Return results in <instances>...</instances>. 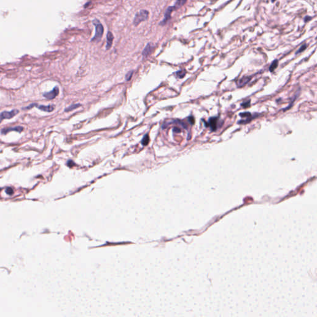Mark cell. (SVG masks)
I'll return each mask as SVG.
<instances>
[{
  "mask_svg": "<svg viewBox=\"0 0 317 317\" xmlns=\"http://www.w3.org/2000/svg\"><path fill=\"white\" fill-rule=\"evenodd\" d=\"M92 24L95 27V35L94 37L91 39V42H99L100 41L104 34V26L98 19H94L92 21Z\"/></svg>",
  "mask_w": 317,
  "mask_h": 317,
  "instance_id": "6da1fadb",
  "label": "cell"
},
{
  "mask_svg": "<svg viewBox=\"0 0 317 317\" xmlns=\"http://www.w3.org/2000/svg\"><path fill=\"white\" fill-rule=\"evenodd\" d=\"M149 12L147 10L142 9L135 14V18L133 20V24L135 26H138L139 24L142 22L147 21L149 18Z\"/></svg>",
  "mask_w": 317,
  "mask_h": 317,
  "instance_id": "7a4b0ae2",
  "label": "cell"
},
{
  "mask_svg": "<svg viewBox=\"0 0 317 317\" xmlns=\"http://www.w3.org/2000/svg\"><path fill=\"white\" fill-rule=\"evenodd\" d=\"M34 107H36L38 109L42 111H43V112H52L53 110H54L55 107L54 105H39L38 104H36V103H33V104H30L29 105H28L27 107H24L22 109L23 110H29V109H31L32 108Z\"/></svg>",
  "mask_w": 317,
  "mask_h": 317,
  "instance_id": "3957f363",
  "label": "cell"
},
{
  "mask_svg": "<svg viewBox=\"0 0 317 317\" xmlns=\"http://www.w3.org/2000/svg\"><path fill=\"white\" fill-rule=\"evenodd\" d=\"M19 113V111L17 109L12 110L11 111H3V112L0 113V123L5 119H13L14 117L18 115Z\"/></svg>",
  "mask_w": 317,
  "mask_h": 317,
  "instance_id": "277c9868",
  "label": "cell"
},
{
  "mask_svg": "<svg viewBox=\"0 0 317 317\" xmlns=\"http://www.w3.org/2000/svg\"><path fill=\"white\" fill-rule=\"evenodd\" d=\"M175 11V8L173 6H169L167 7V9H166L165 11V13L164 14V18L163 19V20H162V21L160 22L159 23V25L161 26H164L165 25H166V24L168 22V21H169V20L171 19V14L172 13V12Z\"/></svg>",
  "mask_w": 317,
  "mask_h": 317,
  "instance_id": "5b68a950",
  "label": "cell"
},
{
  "mask_svg": "<svg viewBox=\"0 0 317 317\" xmlns=\"http://www.w3.org/2000/svg\"><path fill=\"white\" fill-rule=\"evenodd\" d=\"M58 94H59V88L58 87H55L53 89V90H51V91L43 93V96L45 97V98H46L47 99L51 100L55 99V97L58 95Z\"/></svg>",
  "mask_w": 317,
  "mask_h": 317,
  "instance_id": "8992f818",
  "label": "cell"
},
{
  "mask_svg": "<svg viewBox=\"0 0 317 317\" xmlns=\"http://www.w3.org/2000/svg\"><path fill=\"white\" fill-rule=\"evenodd\" d=\"M24 129V128L21 126H16V127H9V128H3L1 130V135H6L7 133H9L11 131H16L18 133H21Z\"/></svg>",
  "mask_w": 317,
  "mask_h": 317,
  "instance_id": "52a82bcc",
  "label": "cell"
},
{
  "mask_svg": "<svg viewBox=\"0 0 317 317\" xmlns=\"http://www.w3.org/2000/svg\"><path fill=\"white\" fill-rule=\"evenodd\" d=\"M218 117H211L209 119L208 122L206 124V127H209L211 131H216L217 128Z\"/></svg>",
  "mask_w": 317,
  "mask_h": 317,
  "instance_id": "ba28073f",
  "label": "cell"
},
{
  "mask_svg": "<svg viewBox=\"0 0 317 317\" xmlns=\"http://www.w3.org/2000/svg\"><path fill=\"white\" fill-rule=\"evenodd\" d=\"M154 48V47L152 45L151 43H148L147 45H146V47L144 48V50L143 51L142 55H143V56H144V58H147L148 56L149 55H150V54H151Z\"/></svg>",
  "mask_w": 317,
  "mask_h": 317,
  "instance_id": "9c48e42d",
  "label": "cell"
},
{
  "mask_svg": "<svg viewBox=\"0 0 317 317\" xmlns=\"http://www.w3.org/2000/svg\"><path fill=\"white\" fill-rule=\"evenodd\" d=\"M113 39H114V37H113V34L111 32L108 31L107 34V44H106V49L110 50V48L112 46Z\"/></svg>",
  "mask_w": 317,
  "mask_h": 317,
  "instance_id": "30bf717a",
  "label": "cell"
},
{
  "mask_svg": "<svg viewBox=\"0 0 317 317\" xmlns=\"http://www.w3.org/2000/svg\"><path fill=\"white\" fill-rule=\"evenodd\" d=\"M186 1H187V0H177L175 3V5H173L175 9L177 10L178 9H180V7H182L185 5V4L186 3Z\"/></svg>",
  "mask_w": 317,
  "mask_h": 317,
  "instance_id": "8fae6325",
  "label": "cell"
},
{
  "mask_svg": "<svg viewBox=\"0 0 317 317\" xmlns=\"http://www.w3.org/2000/svg\"><path fill=\"white\" fill-rule=\"evenodd\" d=\"M250 80V78H247V77H245V78H242L241 79H240L239 81L238 82V86L239 87H242V86H245V85L249 83V81Z\"/></svg>",
  "mask_w": 317,
  "mask_h": 317,
  "instance_id": "7c38bea8",
  "label": "cell"
},
{
  "mask_svg": "<svg viewBox=\"0 0 317 317\" xmlns=\"http://www.w3.org/2000/svg\"><path fill=\"white\" fill-rule=\"evenodd\" d=\"M80 106H81V105L79 104H73V105H70V107H68V108H65L64 112H68L72 111V110H75V109H76V108H77L79 107Z\"/></svg>",
  "mask_w": 317,
  "mask_h": 317,
  "instance_id": "4fadbf2b",
  "label": "cell"
},
{
  "mask_svg": "<svg viewBox=\"0 0 317 317\" xmlns=\"http://www.w3.org/2000/svg\"><path fill=\"white\" fill-rule=\"evenodd\" d=\"M278 61L277 60H274L273 63H271L270 66V71L271 72H273L275 70V69L278 67Z\"/></svg>",
  "mask_w": 317,
  "mask_h": 317,
  "instance_id": "5bb4252c",
  "label": "cell"
},
{
  "mask_svg": "<svg viewBox=\"0 0 317 317\" xmlns=\"http://www.w3.org/2000/svg\"><path fill=\"white\" fill-rule=\"evenodd\" d=\"M149 137L148 134H146V135H145L143 137V140H142L141 143L143 146H146L149 144Z\"/></svg>",
  "mask_w": 317,
  "mask_h": 317,
  "instance_id": "9a60e30c",
  "label": "cell"
},
{
  "mask_svg": "<svg viewBox=\"0 0 317 317\" xmlns=\"http://www.w3.org/2000/svg\"><path fill=\"white\" fill-rule=\"evenodd\" d=\"M307 47V45L306 44L302 45L300 47V48L298 50V51L296 52V54H300V53H301V52L305 50L306 49Z\"/></svg>",
  "mask_w": 317,
  "mask_h": 317,
  "instance_id": "2e32d148",
  "label": "cell"
},
{
  "mask_svg": "<svg viewBox=\"0 0 317 317\" xmlns=\"http://www.w3.org/2000/svg\"><path fill=\"white\" fill-rule=\"evenodd\" d=\"M133 71H129L128 72L127 75H126V76H125V79L127 81H129L130 79H131L132 78V76H133Z\"/></svg>",
  "mask_w": 317,
  "mask_h": 317,
  "instance_id": "e0dca14e",
  "label": "cell"
},
{
  "mask_svg": "<svg viewBox=\"0 0 317 317\" xmlns=\"http://www.w3.org/2000/svg\"><path fill=\"white\" fill-rule=\"evenodd\" d=\"M185 73L186 72H185V71H179L177 72V76L179 77L180 78H182L185 76Z\"/></svg>",
  "mask_w": 317,
  "mask_h": 317,
  "instance_id": "ac0fdd59",
  "label": "cell"
},
{
  "mask_svg": "<svg viewBox=\"0 0 317 317\" xmlns=\"http://www.w3.org/2000/svg\"><path fill=\"white\" fill-rule=\"evenodd\" d=\"M240 115L242 117H243V118H249V117H251V113H249V112L241 113L240 114Z\"/></svg>",
  "mask_w": 317,
  "mask_h": 317,
  "instance_id": "d6986e66",
  "label": "cell"
},
{
  "mask_svg": "<svg viewBox=\"0 0 317 317\" xmlns=\"http://www.w3.org/2000/svg\"><path fill=\"white\" fill-rule=\"evenodd\" d=\"M67 165L68 167H72L73 165H75V163L72 161H68L67 162Z\"/></svg>",
  "mask_w": 317,
  "mask_h": 317,
  "instance_id": "ffe728a7",
  "label": "cell"
},
{
  "mask_svg": "<svg viewBox=\"0 0 317 317\" xmlns=\"http://www.w3.org/2000/svg\"><path fill=\"white\" fill-rule=\"evenodd\" d=\"M250 104V100H249V101H247L246 102L243 103V104H242V106H243V107H249V106Z\"/></svg>",
  "mask_w": 317,
  "mask_h": 317,
  "instance_id": "44dd1931",
  "label": "cell"
},
{
  "mask_svg": "<svg viewBox=\"0 0 317 317\" xmlns=\"http://www.w3.org/2000/svg\"><path fill=\"white\" fill-rule=\"evenodd\" d=\"M188 120L190 121V123L192 124V125H193L194 123V118L193 117H190L188 118Z\"/></svg>",
  "mask_w": 317,
  "mask_h": 317,
  "instance_id": "7402d4cb",
  "label": "cell"
},
{
  "mask_svg": "<svg viewBox=\"0 0 317 317\" xmlns=\"http://www.w3.org/2000/svg\"><path fill=\"white\" fill-rule=\"evenodd\" d=\"M6 192L7 194H13V190L12 188H8L7 190H6Z\"/></svg>",
  "mask_w": 317,
  "mask_h": 317,
  "instance_id": "603a6c76",
  "label": "cell"
},
{
  "mask_svg": "<svg viewBox=\"0 0 317 317\" xmlns=\"http://www.w3.org/2000/svg\"><path fill=\"white\" fill-rule=\"evenodd\" d=\"M173 131L175 132V133H180L181 132V129L180 128H174L173 129Z\"/></svg>",
  "mask_w": 317,
  "mask_h": 317,
  "instance_id": "cb8c5ba5",
  "label": "cell"
},
{
  "mask_svg": "<svg viewBox=\"0 0 317 317\" xmlns=\"http://www.w3.org/2000/svg\"><path fill=\"white\" fill-rule=\"evenodd\" d=\"M275 1H276V0H271V1H272V2H274Z\"/></svg>",
  "mask_w": 317,
  "mask_h": 317,
  "instance_id": "d4e9b609",
  "label": "cell"
}]
</instances>
